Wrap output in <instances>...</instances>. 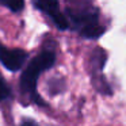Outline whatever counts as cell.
Segmentation results:
<instances>
[{"label":"cell","mask_w":126,"mask_h":126,"mask_svg":"<svg viewBox=\"0 0 126 126\" xmlns=\"http://www.w3.org/2000/svg\"><path fill=\"white\" fill-rule=\"evenodd\" d=\"M66 18L69 26L79 31L80 35L96 39L104 33L99 22V10L88 0H66Z\"/></svg>","instance_id":"cell-1"},{"label":"cell","mask_w":126,"mask_h":126,"mask_svg":"<svg viewBox=\"0 0 126 126\" xmlns=\"http://www.w3.org/2000/svg\"><path fill=\"white\" fill-rule=\"evenodd\" d=\"M54 64H56V53L49 49L38 53L34 58H31L19 80V88L22 95L27 96L31 102L39 104V106H45V102L38 95L37 84H38V79L42 72L50 69Z\"/></svg>","instance_id":"cell-2"},{"label":"cell","mask_w":126,"mask_h":126,"mask_svg":"<svg viewBox=\"0 0 126 126\" xmlns=\"http://www.w3.org/2000/svg\"><path fill=\"white\" fill-rule=\"evenodd\" d=\"M31 1L38 11L45 14L54 23V26L58 30H66L69 27L68 18L61 12L58 0H31Z\"/></svg>","instance_id":"cell-3"},{"label":"cell","mask_w":126,"mask_h":126,"mask_svg":"<svg viewBox=\"0 0 126 126\" xmlns=\"http://www.w3.org/2000/svg\"><path fill=\"white\" fill-rule=\"evenodd\" d=\"M29 54L26 50L18 47H8L0 44V63L10 72H18L23 68Z\"/></svg>","instance_id":"cell-4"},{"label":"cell","mask_w":126,"mask_h":126,"mask_svg":"<svg viewBox=\"0 0 126 126\" xmlns=\"http://www.w3.org/2000/svg\"><path fill=\"white\" fill-rule=\"evenodd\" d=\"M0 6L8 8L11 12H20L25 8V0H0Z\"/></svg>","instance_id":"cell-5"},{"label":"cell","mask_w":126,"mask_h":126,"mask_svg":"<svg viewBox=\"0 0 126 126\" xmlns=\"http://www.w3.org/2000/svg\"><path fill=\"white\" fill-rule=\"evenodd\" d=\"M11 88L7 84V81L4 80V77L0 73V102H6L11 98Z\"/></svg>","instance_id":"cell-6"}]
</instances>
